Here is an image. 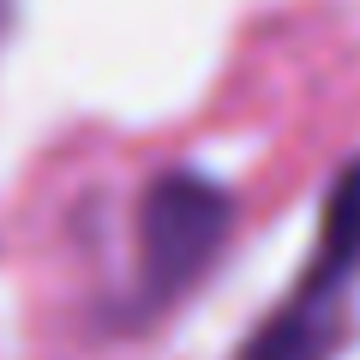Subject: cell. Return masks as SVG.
Segmentation results:
<instances>
[{"label": "cell", "mask_w": 360, "mask_h": 360, "mask_svg": "<svg viewBox=\"0 0 360 360\" xmlns=\"http://www.w3.org/2000/svg\"><path fill=\"white\" fill-rule=\"evenodd\" d=\"M342 283L348 276H330V270L312 264L300 295L258 324L252 342L240 348V360H330L336 312H342Z\"/></svg>", "instance_id": "7a4b0ae2"}, {"label": "cell", "mask_w": 360, "mask_h": 360, "mask_svg": "<svg viewBox=\"0 0 360 360\" xmlns=\"http://www.w3.org/2000/svg\"><path fill=\"white\" fill-rule=\"evenodd\" d=\"M229 193L198 168H168L150 180L139 205V300L168 307L174 295L198 283L229 234Z\"/></svg>", "instance_id": "6da1fadb"}, {"label": "cell", "mask_w": 360, "mask_h": 360, "mask_svg": "<svg viewBox=\"0 0 360 360\" xmlns=\"http://www.w3.org/2000/svg\"><path fill=\"white\" fill-rule=\"evenodd\" d=\"M319 270L330 276H354L360 270V156L336 174L330 198H324V234H319Z\"/></svg>", "instance_id": "3957f363"}]
</instances>
